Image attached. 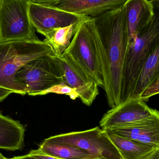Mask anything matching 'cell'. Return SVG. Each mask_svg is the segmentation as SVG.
Here are the masks:
<instances>
[{
  "mask_svg": "<svg viewBox=\"0 0 159 159\" xmlns=\"http://www.w3.org/2000/svg\"><path fill=\"white\" fill-rule=\"evenodd\" d=\"M92 31L111 109L121 104L123 69L129 44L126 11L122 7L92 18Z\"/></svg>",
  "mask_w": 159,
  "mask_h": 159,
  "instance_id": "6da1fadb",
  "label": "cell"
},
{
  "mask_svg": "<svg viewBox=\"0 0 159 159\" xmlns=\"http://www.w3.org/2000/svg\"><path fill=\"white\" fill-rule=\"evenodd\" d=\"M142 159H159V147Z\"/></svg>",
  "mask_w": 159,
  "mask_h": 159,
  "instance_id": "603a6c76",
  "label": "cell"
},
{
  "mask_svg": "<svg viewBox=\"0 0 159 159\" xmlns=\"http://www.w3.org/2000/svg\"><path fill=\"white\" fill-rule=\"evenodd\" d=\"M104 88L102 71L92 31V18L84 21L74 35L70 44L64 52Z\"/></svg>",
  "mask_w": 159,
  "mask_h": 159,
  "instance_id": "5b68a950",
  "label": "cell"
},
{
  "mask_svg": "<svg viewBox=\"0 0 159 159\" xmlns=\"http://www.w3.org/2000/svg\"><path fill=\"white\" fill-rule=\"evenodd\" d=\"M158 81H159V75L157 79V81H156V82H158Z\"/></svg>",
  "mask_w": 159,
  "mask_h": 159,
  "instance_id": "4316f807",
  "label": "cell"
},
{
  "mask_svg": "<svg viewBox=\"0 0 159 159\" xmlns=\"http://www.w3.org/2000/svg\"><path fill=\"white\" fill-rule=\"evenodd\" d=\"M25 129L19 121L0 112V149L16 151L23 147Z\"/></svg>",
  "mask_w": 159,
  "mask_h": 159,
  "instance_id": "5bb4252c",
  "label": "cell"
},
{
  "mask_svg": "<svg viewBox=\"0 0 159 159\" xmlns=\"http://www.w3.org/2000/svg\"><path fill=\"white\" fill-rule=\"evenodd\" d=\"M155 14L134 41L129 43L123 69L121 104L131 100L146 61L159 41V1H154Z\"/></svg>",
  "mask_w": 159,
  "mask_h": 159,
  "instance_id": "3957f363",
  "label": "cell"
},
{
  "mask_svg": "<svg viewBox=\"0 0 159 159\" xmlns=\"http://www.w3.org/2000/svg\"><path fill=\"white\" fill-rule=\"evenodd\" d=\"M50 56L59 66L63 83L75 91L83 104L90 106L99 94L97 83L65 53L59 55L51 54Z\"/></svg>",
  "mask_w": 159,
  "mask_h": 159,
  "instance_id": "9c48e42d",
  "label": "cell"
},
{
  "mask_svg": "<svg viewBox=\"0 0 159 159\" xmlns=\"http://www.w3.org/2000/svg\"><path fill=\"white\" fill-rule=\"evenodd\" d=\"M29 0H0V43L38 40L29 16Z\"/></svg>",
  "mask_w": 159,
  "mask_h": 159,
  "instance_id": "8992f818",
  "label": "cell"
},
{
  "mask_svg": "<svg viewBox=\"0 0 159 159\" xmlns=\"http://www.w3.org/2000/svg\"><path fill=\"white\" fill-rule=\"evenodd\" d=\"M29 154L32 157L38 159H58L45 154L38 149L31 150Z\"/></svg>",
  "mask_w": 159,
  "mask_h": 159,
  "instance_id": "44dd1931",
  "label": "cell"
},
{
  "mask_svg": "<svg viewBox=\"0 0 159 159\" xmlns=\"http://www.w3.org/2000/svg\"><path fill=\"white\" fill-rule=\"evenodd\" d=\"M109 131L121 137L159 147V112L130 125L115 128Z\"/></svg>",
  "mask_w": 159,
  "mask_h": 159,
  "instance_id": "7c38bea8",
  "label": "cell"
},
{
  "mask_svg": "<svg viewBox=\"0 0 159 159\" xmlns=\"http://www.w3.org/2000/svg\"><path fill=\"white\" fill-rule=\"evenodd\" d=\"M49 93L67 95L73 100L79 98V95L74 89L68 87L63 83L53 86L52 87L41 92L39 95H46Z\"/></svg>",
  "mask_w": 159,
  "mask_h": 159,
  "instance_id": "d6986e66",
  "label": "cell"
},
{
  "mask_svg": "<svg viewBox=\"0 0 159 159\" xmlns=\"http://www.w3.org/2000/svg\"><path fill=\"white\" fill-rule=\"evenodd\" d=\"M126 11L129 43L150 23L155 14L154 1L127 0Z\"/></svg>",
  "mask_w": 159,
  "mask_h": 159,
  "instance_id": "4fadbf2b",
  "label": "cell"
},
{
  "mask_svg": "<svg viewBox=\"0 0 159 159\" xmlns=\"http://www.w3.org/2000/svg\"><path fill=\"white\" fill-rule=\"evenodd\" d=\"M51 47L42 40H18L0 43V87L26 95L16 81L19 70L29 62L53 54Z\"/></svg>",
  "mask_w": 159,
  "mask_h": 159,
  "instance_id": "7a4b0ae2",
  "label": "cell"
},
{
  "mask_svg": "<svg viewBox=\"0 0 159 159\" xmlns=\"http://www.w3.org/2000/svg\"><path fill=\"white\" fill-rule=\"evenodd\" d=\"M14 93L9 90L0 87V102L2 101L11 93Z\"/></svg>",
  "mask_w": 159,
  "mask_h": 159,
  "instance_id": "7402d4cb",
  "label": "cell"
},
{
  "mask_svg": "<svg viewBox=\"0 0 159 159\" xmlns=\"http://www.w3.org/2000/svg\"><path fill=\"white\" fill-rule=\"evenodd\" d=\"M29 16L34 30L44 36L54 29L67 27L90 17L40 3L36 0H29Z\"/></svg>",
  "mask_w": 159,
  "mask_h": 159,
  "instance_id": "ba28073f",
  "label": "cell"
},
{
  "mask_svg": "<svg viewBox=\"0 0 159 159\" xmlns=\"http://www.w3.org/2000/svg\"><path fill=\"white\" fill-rule=\"evenodd\" d=\"M79 16L95 18L122 7L127 0H36Z\"/></svg>",
  "mask_w": 159,
  "mask_h": 159,
  "instance_id": "8fae6325",
  "label": "cell"
},
{
  "mask_svg": "<svg viewBox=\"0 0 159 159\" xmlns=\"http://www.w3.org/2000/svg\"><path fill=\"white\" fill-rule=\"evenodd\" d=\"M7 159H38L34 157L31 156L30 154H28L27 155H24V156H19V157H14L11 158Z\"/></svg>",
  "mask_w": 159,
  "mask_h": 159,
  "instance_id": "cb8c5ba5",
  "label": "cell"
},
{
  "mask_svg": "<svg viewBox=\"0 0 159 159\" xmlns=\"http://www.w3.org/2000/svg\"><path fill=\"white\" fill-rule=\"evenodd\" d=\"M155 109L141 99H131L108 110L100 121L102 129L110 130L130 125L151 115Z\"/></svg>",
  "mask_w": 159,
  "mask_h": 159,
  "instance_id": "30bf717a",
  "label": "cell"
},
{
  "mask_svg": "<svg viewBox=\"0 0 159 159\" xmlns=\"http://www.w3.org/2000/svg\"><path fill=\"white\" fill-rule=\"evenodd\" d=\"M159 75V41L141 70L131 99H140L145 90L156 83Z\"/></svg>",
  "mask_w": 159,
  "mask_h": 159,
  "instance_id": "9a60e30c",
  "label": "cell"
},
{
  "mask_svg": "<svg viewBox=\"0 0 159 159\" xmlns=\"http://www.w3.org/2000/svg\"><path fill=\"white\" fill-rule=\"evenodd\" d=\"M0 159H7L1 153H0Z\"/></svg>",
  "mask_w": 159,
  "mask_h": 159,
  "instance_id": "d4e9b609",
  "label": "cell"
},
{
  "mask_svg": "<svg viewBox=\"0 0 159 159\" xmlns=\"http://www.w3.org/2000/svg\"><path fill=\"white\" fill-rule=\"evenodd\" d=\"M159 94V81L154 83L147 88L140 96V99L145 102L149 98Z\"/></svg>",
  "mask_w": 159,
  "mask_h": 159,
  "instance_id": "ffe728a7",
  "label": "cell"
},
{
  "mask_svg": "<svg viewBox=\"0 0 159 159\" xmlns=\"http://www.w3.org/2000/svg\"><path fill=\"white\" fill-rule=\"evenodd\" d=\"M51 54L37 58L23 65L15 76L26 94L35 96L53 86L63 83L57 63Z\"/></svg>",
  "mask_w": 159,
  "mask_h": 159,
  "instance_id": "277c9868",
  "label": "cell"
},
{
  "mask_svg": "<svg viewBox=\"0 0 159 159\" xmlns=\"http://www.w3.org/2000/svg\"><path fill=\"white\" fill-rule=\"evenodd\" d=\"M50 143L73 146L85 150L94 158L122 159L107 131L96 127L82 131L51 136L44 140Z\"/></svg>",
  "mask_w": 159,
  "mask_h": 159,
  "instance_id": "52a82bcc",
  "label": "cell"
},
{
  "mask_svg": "<svg viewBox=\"0 0 159 159\" xmlns=\"http://www.w3.org/2000/svg\"><path fill=\"white\" fill-rule=\"evenodd\" d=\"M89 159H107L102 158H93Z\"/></svg>",
  "mask_w": 159,
  "mask_h": 159,
  "instance_id": "484cf974",
  "label": "cell"
},
{
  "mask_svg": "<svg viewBox=\"0 0 159 159\" xmlns=\"http://www.w3.org/2000/svg\"><path fill=\"white\" fill-rule=\"evenodd\" d=\"M107 132L122 159H142L158 148L121 137L109 131Z\"/></svg>",
  "mask_w": 159,
  "mask_h": 159,
  "instance_id": "2e32d148",
  "label": "cell"
},
{
  "mask_svg": "<svg viewBox=\"0 0 159 159\" xmlns=\"http://www.w3.org/2000/svg\"><path fill=\"white\" fill-rule=\"evenodd\" d=\"M38 149L45 154L59 159H89L94 158L87 151L76 147L50 143L44 141Z\"/></svg>",
  "mask_w": 159,
  "mask_h": 159,
  "instance_id": "ac0fdd59",
  "label": "cell"
},
{
  "mask_svg": "<svg viewBox=\"0 0 159 159\" xmlns=\"http://www.w3.org/2000/svg\"><path fill=\"white\" fill-rule=\"evenodd\" d=\"M82 21L67 27L54 29L46 35L43 41L51 47L54 54L61 55L70 46L72 37H73Z\"/></svg>",
  "mask_w": 159,
  "mask_h": 159,
  "instance_id": "e0dca14e",
  "label": "cell"
}]
</instances>
